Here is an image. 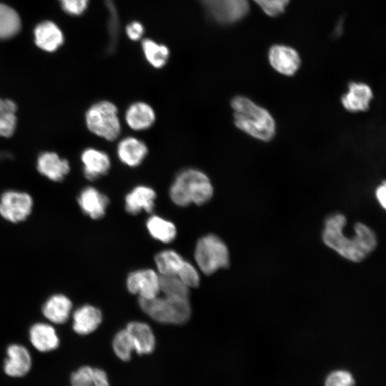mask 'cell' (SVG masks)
<instances>
[{"label": "cell", "mask_w": 386, "mask_h": 386, "mask_svg": "<svg viewBox=\"0 0 386 386\" xmlns=\"http://www.w3.org/2000/svg\"><path fill=\"white\" fill-rule=\"evenodd\" d=\"M29 340L32 345L42 352L54 350L59 345V339L55 329L43 322L36 323L31 327Z\"/></svg>", "instance_id": "cell-18"}, {"label": "cell", "mask_w": 386, "mask_h": 386, "mask_svg": "<svg viewBox=\"0 0 386 386\" xmlns=\"http://www.w3.org/2000/svg\"><path fill=\"white\" fill-rule=\"evenodd\" d=\"M159 276V290L165 296L188 298L187 287L176 275Z\"/></svg>", "instance_id": "cell-30"}, {"label": "cell", "mask_w": 386, "mask_h": 386, "mask_svg": "<svg viewBox=\"0 0 386 386\" xmlns=\"http://www.w3.org/2000/svg\"><path fill=\"white\" fill-rule=\"evenodd\" d=\"M156 193L147 186H138L134 188L125 197V209L132 214H137L144 210L152 212L154 207Z\"/></svg>", "instance_id": "cell-16"}, {"label": "cell", "mask_w": 386, "mask_h": 386, "mask_svg": "<svg viewBox=\"0 0 386 386\" xmlns=\"http://www.w3.org/2000/svg\"><path fill=\"white\" fill-rule=\"evenodd\" d=\"M376 197L383 208H385V194H386V187L385 182L380 186H379L375 192Z\"/></svg>", "instance_id": "cell-38"}, {"label": "cell", "mask_w": 386, "mask_h": 386, "mask_svg": "<svg viewBox=\"0 0 386 386\" xmlns=\"http://www.w3.org/2000/svg\"><path fill=\"white\" fill-rule=\"evenodd\" d=\"M142 49L147 61L154 68H162L168 61L169 50L164 44L145 39L142 41Z\"/></svg>", "instance_id": "cell-26"}, {"label": "cell", "mask_w": 386, "mask_h": 386, "mask_svg": "<svg viewBox=\"0 0 386 386\" xmlns=\"http://www.w3.org/2000/svg\"><path fill=\"white\" fill-rule=\"evenodd\" d=\"M212 195L213 187L209 177L196 169H187L180 172L169 189L171 199L181 207L188 206L191 203L203 204Z\"/></svg>", "instance_id": "cell-3"}, {"label": "cell", "mask_w": 386, "mask_h": 386, "mask_svg": "<svg viewBox=\"0 0 386 386\" xmlns=\"http://www.w3.org/2000/svg\"><path fill=\"white\" fill-rule=\"evenodd\" d=\"M177 276L189 288L199 286V276L197 269L185 260Z\"/></svg>", "instance_id": "cell-34"}, {"label": "cell", "mask_w": 386, "mask_h": 386, "mask_svg": "<svg viewBox=\"0 0 386 386\" xmlns=\"http://www.w3.org/2000/svg\"><path fill=\"white\" fill-rule=\"evenodd\" d=\"M4 361V371L10 377H21L31 370L32 361L26 347L19 344L9 345Z\"/></svg>", "instance_id": "cell-11"}, {"label": "cell", "mask_w": 386, "mask_h": 386, "mask_svg": "<svg viewBox=\"0 0 386 386\" xmlns=\"http://www.w3.org/2000/svg\"><path fill=\"white\" fill-rule=\"evenodd\" d=\"M84 177L90 181L105 175L111 167L108 154L95 148H87L81 154Z\"/></svg>", "instance_id": "cell-13"}, {"label": "cell", "mask_w": 386, "mask_h": 386, "mask_svg": "<svg viewBox=\"0 0 386 386\" xmlns=\"http://www.w3.org/2000/svg\"><path fill=\"white\" fill-rule=\"evenodd\" d=\"M235 126L254 138L264 142L275 134V122L269 112L249 99L237 96L231 102Z\"/></svg>", "instance_id": "cell-2"}, {"label": "cell", "mask_w": 386, "mask_h": 386, "mask_svg": "<svg viewBox=\"0 0 386 386\" xmlns=\"http://www.w3.org/2000/svg\"><path fill=\"white\" fill-rule=\"evenodd\" d=\"M127 287L131 293L138 294L139 298L152 299L160 292L159 276L152 269L137 270L129 274Z\"/></svg>", "instance_id": "cell-9"}, {"label": "cell", "mask_w": 386, "mask_h": 386, "mask_svg": "<svg viewBox=\"0 0 386 386\" xmlns=\"http://www.w3.org/2000/svg\"><path fill=\"white\" fill-rule=\"evenodd\" d=\"M373 94L370 87L364 83L351 82L349 90L341 98L343 107L350 112H365L369 109Z\"/></svg>", "instance_id": "cell-15"}, {"label": "cell", "mask_w": 386, "mask_h": 386, "mask_svg": "<svg viewBox=\"0 0 386 386\" xmlns=\"http://www.w3.org/2000/svg\"><path fill=\"white\" fill-rule=\"evenodd\" d=\"M71 386H110L106 372L98 367L82 366L71 375Z\"/></svg>", "instance_id": "cell-24"}, {"label": "cell", "mask_w": 386, "mask_h": 386, "mask_svg": "<svg viewBox=\"0 0 386 386\" xmlns=\"http://www.w3.org/2000/svg\"><path fill=\"white\" fill-rule=\"evenodd\" d=\"M125 31L130 40L138 41L144 33V27L141 22L134 21L127 24Z\"/></svg>", "instance_id": "cell-37"}, {"label": "cell", "mask_w": 386, "mask_h": 386, "mask_svg": "<svg viewBox=\"0 0 386 386\" xmlns=\"http://www.w3.org/2000/svg\"><path fill=\"white\" fill-rule=\"evenodd\" d=\"M271 66L279 73L291 76L299 69L301 60L297 51L285 45H274L268 54Z\"/></svg>", "instance_id": "cell-10"}, {"label": "cell", "mask_w": 386, "mask_h": 386, "mask_svg": "<svg viewBox=\"0 0 386 386\" xmlns=\"http://www.w3.org/2000/svg\"><path fill=\"white\" fill-rule=\"evenodd\" d=\"M85 122L91 133L108 141L115 140L121 132L117 108L108 101L92 104L85 114Z\"/></svg>", "instance_id": "cell-5"}, {"label": "cell", "mask_w": 386, "mask_h": 386, "mask_svg": "<svg viewBox=\"0 0 386 386\" xmlns=\"http://www.w3.org/2000/svg\"><path fill=\"white\" fill-rule=\"evenodd\" d=\"M155 263L162 275H176L184 260L174 250H164L155 256Z\"/></svg>", "instance_id": "cell-28"}, {"label": "cell", "mask_w": 386, "mask_h": 386, "mask_svg": "<svg viewBox=\"0 0 386 386\" xmlns=\"http://www.w3.org/2000/svg\"><path fill=\"white\" fill-rule=\"evenodd\" d=\"M352 374L346 370H335L330 372L325 380L324 386H355Z\"/></svg>", "instance_id": "cell-33"}, {"label": "cell", "mask_w": 386, "mask_h": 386, "mask_svg": "<svg viewBox=\"0 0 386 386\" xmlns=\"http://www.w3.org/2000/svg\"><path fill=\"white\" fill-rule=\"evenodd\" d=\"M65 11L70 14L78 15L86 9L89 0H59Z\"/></svg>", "instance_id": "cell-36"}, {"label": "cell", "mask_w": 386, "mask_h": 386, "mask_svg": "<svg viewBox=\"0 0 386 386\" xmlns=\"http://www.w3.org/2000/svg\"><path fill=\"white\" fill-rule=\"evenodd\" d=\"M32 207L33 199L26 192L8 190L0 198V215L13 223L25 220L31 214Z\"/></svg>", "instance_id": "cell-8"}, {"label": "cell", "mask_w": 386, "mask_h": 386, "mask_svg": "<svg viewBox=\"0 0 386 386\" xmlns=\"http://www.w3.org/2000/svg\"><path fill=\"white\" fill-rule=\"evenodd\" d=\"M262 10L269 16H277L282 14L290 0H253Z\"/></svg>", "instance_id": "cell-35"}, {"label": "cell", "mask_w": 386, "mask_h": 386, "mask_svg": "<svg viewBox=\"0 0 386 386\" xmlns=\"http://www.w3.org/2000/svg\"><path fill=\"white\" fill-rule=\"evenodd\" d=\"M112 347L116 355L122 361L130 360L132 352L135 351L132 338L126 329L116 334Z\"/></svg>", "instance_id": "cell-31"}, {"label": "cell", "mask_w": 386, "mask_h": 386, "mask_svg": "<svg viewBox=\"0 0 386 386\" xmlns=\"http://www.w3.org/2000/svg\"><path fill=\"white\" fill-rule=\"evenodd\" d=\"M207 16L219 24H232L249 11L248 0H200Z\"/></svg>", "instance_id": "cell-7"}, {"label": "cell", "mask_w": 386, "mask_h": 386, "mask_svg": "<svg viewBox=\"0 0 386 386\" xmlns=\"http://www.w3.org/2000/svg\"><path fill=\"white\" fill-rule=\"evenodd\" d=\"M17 106L9 99L0 97V137L9 138L11 137L16 127Z\"/></svg>", "instance_id": "cell-25"}, {"label": "cell", "mask_w": 386, "mask_h": 386, "mask_svg": "<svg viewBox=\"0 0 386 386\" xmlns=\"http://www.w3.org/2000/svg\"><path fill=\"white\" fill-rule=\"evenodd\" d=\"M36 45L46 51H55L63 42L59 27L51 21L40 23L34 30Z\"/></svg>", "instance_id": "cell-23"}, {"label": "cell", "mask_w": 386, "mask_h": 386, "mask_svg": "<svg viewBox=\"0 0 386 386\" xmlns=\"http://www.w3.org/2000/svg\"><path fill=\"white\" fill-rule=\"evenodd\" d=\"M105 1L109 11V19L108 25L109 34V48L110 51H113L116 48L119 39L120 22L118 12L117 11V8L113 0H105Z\"/></svg>", "instance_id": "cell-32"}, {"label": "cell", "mask_w": 386, "mask_h": 386, "mask_svg": "<svg viewBox=\"0 0 386 386\" xmlns=\"http://www.w3.org/2000/svg\"><path fill=\"white\" fill-rule=\"evenodd\" d=\"M195 261L202 272L212 274L229 264V251L225 243L214 234H207L197 243Z\"/></svg>", "instance_id": "cell-6"}, {"label": "cell", "mask_w": 386, "mask_h": 386, "mask_svg": "<svg viewBox=\"0 0 386 386\" xmlns=\"http://www.w3.org/2000/svg\"><path fill=\"white\" fill-rule=\"evenodd\" d=\"M126 330L132 338L137 354L147 355L153 352L155 347V337L148 325L140 322H131Z\"/></svg>", "instance_id": "cell-20"}, {"label": "cell", "mask_w": 386, "mask_h": 386, "mask_svg": "<svg viewBox=\"0 0 386 386\" xmlns=\"http://www.w3.org/2000/svg\"><path fill=\"white\" fill-rule=\"evenodd\" d=\"M142 310L154 320L162 323L182 324L191 316L188 298L158 296L149 299H139Z\"/></svg>", "instance_id": "cell-4"}, {"label": "cell", "mask_w": 386, "mask_h": 386, "mask_svg": "<svg viewBox=\"0 0 386 386\" xmlns=\"http://www.w3.org/2000/svg\"><path fill=\"white\" fill-rule=\"evenodd\" d=\"M345 224L346 218L341 214L329 217L322 233L323 241L345 258L360 262L376 247V235L367 225L357 223L354 227L355 235L348 238L343 234Z\"/></svg>", "instance_id": "cell-1"}, {"label": "cell", "mask_w": 386, "mask_h": 386, "mask_svg": "<svg viewBox=\"0 0 386 386\" xmlns=\"http://www.w3.org/2000/svg\"><path fill=\"white\" fill-rule=\"evenodd\" d=\"M72 308L71 300L65 295L57 294L50 297L42 307L44 317L55 324L66 322Z\"/></svg>", "instance_id": "cell-21"}, {"label": "cell", "mask_w": 386, "mask_h": 386, "mask_svg": "<svg viewBox=\"0 0 386 386\" xmlns=\"http://www.w3.org/2000/svg\"><path fill=\"white\" fill-rule=\"evenodd\" d=\"M77 202L84 214L97 219L104 216L109 200L96 188L86 187L79 193Z\"/></svg>", "instance_id": "cell-14"}, {"label": "cell", "mask_w": 386, "mask_h": 386, "mask_svg": "<svg viewBox=\"0 0 386 386\" xmlns=\"http://www.w3.org/2000/svg\"><path fill=\"white\" fill-rule=\"evenodd\" d=\"M101 311L91 305H84L73 314V329L79 335H88L99 327L102 322Z\"/></svg>", "instance_id": "cell-19"}, {"label": "cell", "mask_w": 386, "mask_h": 386, "mask_svg": "<svg viewBox=\"0 0 386 386\" xmlns=\"http://www.w3.org/2000/svg\"><path fill=\"white\" fill-rule=\"evenodd\" d=\"M128 126L134 130L139 131L149 128L155 121V113L152 107L144 102L131 104L125 114Z\"/></svg>", "instance_id": "cell-22"}, {"label": "cell", "mask_w": 386, "mask_h": 386, "mask_svg": "<svg viewBox=\"0 0 386 386\" xmlns=\"http://www.w3.org/2000/svg\"><path fill=\"white\" fill-rule=\"evenodd\" d=\"M148 149L142 141L132 137L122 139L117 147L120 161L132 167L139 165L147 154Z\"/></svg>", "instance_id": "cell-17"}, {"label": "cell", "mask_w": 386, "mask_h": 386, "mask_svg": "<svg viewBox=\"0 0 386 386\" xmlns=\"http://www.w3.org/2000/svg\"><path fill=\"white\" fill-rule=\"evenodd\" d=\"M147 227L154 239L164 243L172 242L177 234L174 224L158 216L150 217L147 221Z\"/></svg>", "instance_id": "cell-27"}, {"label": "cell", "mask_w": 386, "mask_h": 386, "mask_svg": "<svg viewBox=\"0 0 386 386\" xmlns=\"http://www.w3.org/2000/svg\"><path fill=\"white\" fill-rule=\"evenodd\" d=\"M38 172L53 182H61L70 171V165L66 159L54 152H43L36 160Z\"/></svg>", "instance_id": "cell-12"}, {"label": "cell", "mask_w": 386, "mask_h": 386, "mask_svg": "<svg viewBox=\"0 0 386 386\" xmlns=\"http://www.w3.org/2000/svg\"><path fill=\"white\" fill-rule=\"evenodd\" d=\"M18 14L7 5L0 4V39L14 36L20 29Z\"/></svg>", "instance_id": "cell-29"}]
</instances>
